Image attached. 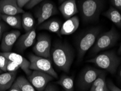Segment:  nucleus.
<instances>
[{"label":"nucleus","instance_id":"nucleus-1","mask_svg":"<svg viewBox=\"0 0 121 91\" xmlns=\"http://www.w3.org/2000/svg\"><path fill=\"white\" fill-rule=\"evenodd\" d=\"M74 51L65 43H55L51 49V56L55 65L60 70L69 73L74 59Z\"/></svg>","mask_w":121,"mask_h":91},{"label":"nucleus","instance_id":"nucleus-2","mask_svg":"<svg viewBox=\"0 0 121 91\" xmlns=\"http://www.w3.org/2000/svg\"><path fill=\"white\" fill-rule=\"evenodd\" d=\"M87 62L93 63L98 67L114 74L120 65L121 59L114 51H110L100 53Z\"/></svg>","mask_w":121,"mask_h":91},{"label":"nucleus","instance_id":"nucleus-3","mask_svg":"<svg viewBox=\"0 0 121 91\" xmlns=\"http://www.w3.org/2000/svg\"><path fill=\"white\" fill-rule=\"evenodd\" d=\"M80 9L85 22H94L99 19L103 9V2L101 0H83L80 3Z\"/></svg>","mask_w":121,"mask_h":91},{"label":"nucleus","instance_id":"nucleus-4","mask_svg":"<svg viewBox=\"0 0 121 91\" xmlns=\"http://www.w3.org/2000/svg\"><path fill=\"white\" fill-rule=\"evenodd\" d=\"M119 37L118 32L115 27L112 26L109 31L99 35L91 50V53L96 54L112 47L118 40Z\"/></svg>","mask_w":121,"mask_h":91},{"label":"nucleus","instance_id":"nucleus-5","mask_svg":"<svg viewBox=\"0 0 121 91\" xmlns=\"http://www.w3.org/2000/svg\"><path fill=\"white\" fill-rule=\"evenodd\" d=\"M101 32L100 27H94L87 31L80 37L77 44L78 60H82L85 53L94 45Z\"/></svg>","mask_w":121,"mask_h":91},{"label":"nucleus","instance_id":"nucleus-6","mask_svg":"<svg viewBox=\"0 0 121 91\" xmlns=\"http://www.w3.org/2000/svg\"><path fill=\"white\" fill-rule=\"evenodd\" d=\"M31 70H38L50 75L55 78H58V75L55 72L50 58L43 57L34 54L28 55Z\"/></svg>","mask_w":121,"mask_h":91},{"label":"nucleus","instance_id":"nucleus-7","mask_svg":"<svg viewBox=\"0 0 121 91\" xmlns=\"http://www.w3.org/2000/svg\"><path fill=\"white\" fill-rule=\"evenodd\" d=\"M103 72L93 67H86L82 70L78 80V86L81 91L90 89L93 82Z\"/></svg>","mask_w":121,"mask_h":91},{"label":"nucleus","instance_id":"nucleus-8","mask_svg":"<svg viewBox=\"0 0 121 91\" xmlns=\"http://www.w3.org/2000/svg\"><path fill=\"white\" fill-rule=\"evenodd\" d=\"M51 40L49 35L40 34L37 37V40L33 48L35 55L50 58L51 57Z\"/></svg>","mask_w":121,"mask_h":91},{"label":"nucleus","instance_id":"nucleus-9","mask_svg":"<svg viewBox=\"0 0 121 91\" xmlns=\"http://www.w3.org/2000/svg\"><path fill=\"white\" fill-rule=\"evenodd\" d=\"M54 78L50 75L38 70H33L28 76V81L37 91H43Z\"/></svg>","mask_w":121,"mask_h":91},{"label":"nucleus","instance_id":"nucleus-10","mask_svg":"<svg viewBox=\"0 0 121 91\" xmlns=\"http://www.w3.org/2000/svg\"><path fill=\"white\" fill-rule=\"evenodd\" d=\"M56 14H58V10L54 3L50 2L43 3L36 13L38 25H39Z\"/></svg>","mask_w":121,"mask_h":91},{"label":"nucleus","instance_id":"nucleus-11","mask_svg":"<svg viewBox=\"0 0 121 91\" xmlns=\"http://www.w3.org/2000/svg\"><path fill=\"white\" fill-rule=\"evenodd\" d=\"M0 54L6 57L8 60L11 61L17 64L27 76L31 74L32 71L30 69V62L27 59L24 58L18 53L12 52H0Z\"/></svg>","mask_w":121,"mask_h":91},{"label":"nucleus","instance_id":"nucleus-12","mask_svg":"<svg viewBox=\"0 0 121 91\" xmlns=\"http://www.w3.org/2000/svg\"><path fill=\"white\" fill-rule=\"evenodd\" d=\"M20 36V32L17 30H13L3 33L0 45L1 50L4 52H10Z\"/></svg>","mask_w":121,"mask_h":91},{"label":"nucleus","instance_id":"nucleus-13","mask_svg":"<svg viewBox=\"0 0 121 91\" xmlns=\"http://www.w3.org/2000/svg\"><path fill=\"white\" fill-rule=\"evenodd\" d=\"M35 38L36 31L35 28H33L19 37L16 44V48L20 52H23L33 45L35 42Z\"/></svg>","mask_w":121,"mask_h":91},{"label":"nucleus","instance_id":"nucleus-14","mask_svg":"<svg viewBox=\"0 0 121 91\" xmlns=\"http://www.w3.org/2000/svg\"><path fill=\"white\" fill-rule=\"evenodd\" d=\"M1 14L7 15H18L25 13L17 4V0H2L0 1Z\"/></svg>","mask_w":121,"mask_h":91},{"label":"nucleus","instance_id":"nucleus-15","mask_svg":"<svg viewBox=\"0 0 121 91\" xmlns=\"http://www.w3.org/2000/svg\"><path fill=\"white\" fill-rule=\"evenodd\" d=\"M59 9L63 17L66 19L74 17L78 12L75 0L64 1L60 5Z\"/></svg>","mask_w":121,"mask_h":91},{"label":"nucleus","instance_id":"nucleus-16","mask_svg":"<svg viewBox=\"0 0 121 91\" xmlns=\"http://www.w3.org/2000/svg\"><path fill=\"white\" fill-rule=\"evenodd\" d=\"M80 20L77 16L74 15L70 18L67 19L62 24L60 28V35H70L76 31L79 26Z\"/></svg>","mask_w":121,"mask_h":91},{"label":"nucleus","instance_id":"nucleus-17","mask_svg":"<svg viewBox=\"0 0 121 91\" xmlns=\"http://www.w3.org/2000/svg\"><path fill=\"white\" fill-rule=\"evenodd\" d=\"M17 76V72L0 74V91H6L13 84Z\"/></svg>","mask_w":121,"mask_h":91},{"label":"nucleus","instance_id":"nucleus-18","mask_svg":"<svg viewBox=\"0 0 121 91\" xmlns=\"http://www.w3.org/2000/svg\"><path fill=\"white\" fill-rule=\"evenodd\" d=\"M62 22L58 19H50L44 21L39 25V28L40 30H48L51 32L56 33L58 36H60V28L62 27Z\"/></svg>","mask_w":121,"mask_h":91},{"label":"nucleus","instance_id":"nucleus-19","mask_svg":"<svg viewBox=\"0 0 121 91\" xmlns=\"http://www.w3.org/2000/svg\"><path fill=\"white\" fill-rule=\"evenodd\" d=\"M103 15L110 20L116 26L121 28V14L118 9L111 6L103 13Z\"/></svg>","mask_w":121,"mask_h":91},{"label":"nucleus","instance_id":"nucleus-20","mask_svg":"<svg viewBox=\"0 0 121 91\" xmlns=\"http://www.w3.org/2000/svg\"><path fill=\"white\" fill-rule=\"evenodd\" d=\"M1 19L12 27L20 29L22 27V18L20 15H7L1 14Z\"/></svg>","mask_w":121,"mask_h":91},{"label":"nucleus","instance_id":"nucleus-21","mask_svg":"<svg viewBox=\"0 0 121 91\" xmlns=\"http://www.w3.org/2000/svg\"><path fill=\"white\" fill-rule=\"evenodd\" d=\"M56 84L60 86L64 91H74V80L72 76L63 75Z\"/></svg>","mask_w":121,"mask_h":91},{"label":"nucleus","instance_id":"nucleus-22","mask_svg":"<svg viewBox=\"0 0 121 91\" xmlns=\"http://www.w3.org/2000/svg\"><path fill=\"white\" fill-rule=\"evenodd\" d=\"M22 27L26 32L33 29L35 24V20L31 14L25 12L22 15Z\"/></svg>","mask_w":121,"mask_h":91},{"label":"nucleus","instance_id":"nucleus-23","mask_svg":"<svg viewBox=\"0 0 121 91\" xmlns=\"http://www.w3.org/2000/svg\"><path fill=\"white\" fill-rule=\"evenodd\" d=\"M15 81L22 91H36L31 82L24 76H19Z\"/></svg>","mask_w":121,"mask_h":91},{"label":"nucleus","instance_id":"nucleus-24","mask_svg":"<svg viewBox=\"0 0 121 91\" xmlns=\"http://www.w3.org/2000/svg\"><path fill=\"white\" fill-rule=\"evenodd\" d=\"M107 86V83L106 82L105 74L103 72L93 82L91 88H94L97 86Z\"/></svg>","mask_w":121,"mask_h":91},{"label":"nucleus","instance_id":"nucleus-25","mask_svg":"<svg viewBox=\"0 0 121 91\" xmlns=\"http://www.w3.org/2000/svg\"><path fill=\"white\" fill-rule=\"evenodd\" d=\"M9 60L6 57L0 54V69L3 72H7V66Z\"/></svg>","mask_w":121,"mask_h":91},{"label":"nucleus","instance_id":"nucleus-26","mask_svg":"<svg viewBox=\"0 0 121 91\" xmlns=\"http://www.w3.org/2000/svg\"><path fill=\"white\" fill-rule=\"evenodd\" d=\"M20 68L19 65L15 64L14 62L9 60L8 65L7 66V72H15Z\"/></svg>","mask_w":121,"mask_h":91},{"label":"nucleus","instance_id":"nucleus-27","mask_svg":"<svg viewBox=\"0 0 121 91\" xmlns=\"http://www.w3.org/2000/svg\"><path fill=\"white\" fill-rule=\"evenodd\" d=\"M106 83H107L108 87L110 91H121V89L116 86L111 80H108Z\"/></svg>","mask_w":121,"mask_h":91},{"label":"nucleus","instance_id":"nucleus-28","mask_svg":"<svg viewBox=\"0 0 121 91\" xmlns=\"http://www.w3.org/2000/svg\"><path fill=\"white\" fill-rule=\"evenodd\" d=\"M113 7L121 11V0H110Z\"/></svg>","mask_w":121,"mask_h":91},{"label":"nucleus","instance_id":"nucleus-29","mask_svg":"<svg viewBox=\"0 0 121 91\" xmlns=\"http://www.w3.org/2000/svg\"><path fill=\"white\" fill-rule=\"evenodd\" d=\"M44 0H31L28 4L26 5V8L27 9H31L33 8L36 5L39 4L41 2L43 1Z\"/></svg>","mask_w":121,"mask_h":91},{"label":"nucleus","instance_id":"nucleus-30","mask_svg":"<svg viewBox=\"0 0 121 91\" xmlns=\"http://www.w3.org/2000/svg\"><path fill=\"white\" fill-rule=\"evenodd\" d=\"M43 91H59V90L57 86L54 83H49Z\"/></svg>","mask_w":121,"mask_h":91},{"label":"nucleus","instance_id":"nucleus-31","mask_svg":"<svg viewBox=\"0 0 121 91\" xmlns=\"http://www.w3.org/2000/svg\"><path fill=\"white\" fill-rule=\"evenodd\" d=\"M89 91H110L108 87L106 86H97L94 88H91Z\"/></svg>","mask_w":121,"mask_h":91},{"label":"nucleus","instance_id":"nucleus-32","mask_svg":"<svg viewBox=\"0 0 121 91\" xmlns=\"http://www.w3.org/2000/svg\"><path fill=\"white\" fill-rule=\"evenodd\" d=\"M31 0H17V4L21 8H22L24 6L27 5Z\"/></svg>","mask_w":121,"mask_h":91},{"label":"nucleus","instance_id":"nucleus-33","mask_svg":"<svg viewBox=\"0 0 121 91\" xmlns=\"http://www.w3.org/2000/svg\"><path fill=\"white\" fill-rule=\"evenodd\" d=\"M9 91H22L20 88V87L17 83H16L15 81H14V82L11 87L9 88Z\"/></svg>","mask_w":121,"mask_h":91},{"label":"nucleus","instance_id":"nucleus-34","mask_svg":"<svg viewBox=\"0 0 121 91\" xmlns=\"http://www.w3.org/2000/svg\"><path fill=\"white\" fill-rule=\"evenodd\" d=\"M6 29V26L4 25V24L2 22H0V39H2V35H3V32Z\"/></svg>","mask_w":121,"mask_h":91},{"label":"nucleus","instance_id":"nucleus-35","mask_svg":"<svg viewBox=\"0 0 121 91\" xmlns=\"http://www.w3.org/2000/svg\"><path fill=\"white\" fill-rule=\"evenodd\" d=\"M118 80L121 84V68L120 69V72H119V74H118Z\"/></svg>","mask_w":121,"mask_h":91},{"label":"nucleus","instance_id":"nucleus-36","mask_svg":"<svg viewBox=\"0 0 121 91\" xmlns=\"http://www.w3.org/2000/svg\"><path fill=\"white\" fill-rule=\"evenodd\" d=\"M118 55H121V43L120 48H119L118 50Z\"/></svg>","mask_w":121,"mask_h":91},{"label":"nucleus","instance_id":"nucleus-37","mask_svg":"<svg viewBox=\"0 0 121 91\" xmlns=\"http://www.w3.org/2000/svg\"><path fill=\"white\" fill-rule=\"evenodd\" d=\"M67 1V0H59V2L60 3H62L64 1Z\"/></svg>","mask_w":121,"mask_h":91},{"label":"nucleus","instance_id":"nucleus-38","mask_svg":"<svg viewBox=\"0 0 121 91\" xmlns=\"http://www.w3.org/2000/svg\"><path fill=\"white\" fill-rule=\"evenodd\" d=\"M1 19V8H0V20Z\"/></svg>","mask_w":121,"mask_h":91},{"label":"nucleus","instance_id":"nucleus-39","mask_svg":"<svg viewBox=\"0 0 121 91\" xmlns=\"http://www.w3.org/2000/svg\"><path fill=\"white\" fill-rule=\"evenodd\" d=\"M2 70H1V69H0V74H1V73H2Z\"/></svg>","mask_w":121,"mask_h":91},{"label":"nucleus","instance_id":"nucleus-40","mask_svg":"<svg viewBox=\"0 0 121 91\" xmlns=\"http://www.w3.org/2000/svg\"><path fill=\"white\" fill-rule=\"evenodd\" d=\"M0 1H2V0H0Z\"/></svg>","mask_w":121,"mask_h":91}]
</instances>
